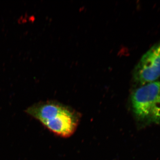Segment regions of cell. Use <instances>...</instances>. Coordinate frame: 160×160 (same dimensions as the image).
I'll list each match as a JSON object with an SVG mask.
<instances>
[{"mask_svg": "<svg viewBox=\"0 0 160 160\" xmlns=\"http://www.w3.org/2000/svg\"><path fill=\"white\" fill-rule=\"evenodd\" d=\"M26 112L49 131L61 137L72 135L80 121V114L78 112L53 101L36 103L28 107Z\"/></svg>", "mask_w": 160, "mask_h": 160, "instance_id": "obj_1", "label": "cell"}, {"mask_svg": "<svg viewBox=\"0 0 160 160\" xmlns=\"http://www.w3.org/2000/svg\"><path fill=\"white\" fill-rule=\"evenodd\" d=\"M132 108L137 120L142 125L160 122V81L139 86L131 95Z\"/></svg>", "mask_w": 160, "mask_h": 160, "instance_id": "obj_2", "label": "cell"}, {"mask_svg": "<svg viewBox=\"0 0 160 160\" xmlns=\"http://www.w3.org/2000/svg\"><path fill=\"white\" fill-rule=\"evenodd\" d=\"M160 77V42L151 47L135 68L133 78L139 86L158 81Z\"/></svg>", "mask_w": 160, "mask_h": 160, "instance_id": "obj_3", "label": "cell"}]
</instances>
